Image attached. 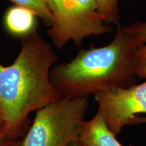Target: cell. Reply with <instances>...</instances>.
I'll return each instance as SVG.
<instances>
[{
  "label": "cell",
  "mask_w": 146,
  "mask_h": 146,
  "mask_svg": "<svg viewBox=\"0 0 146 146\" xmlns=\"http://www.w3.org/2000/svg\"><path fill=\"white\" fill-rule=\"evenodd\" d=\"M13 5H23L33 11L37 17L45 26L50 27L52 25V17L43 0H8Z\"/></svg>",
  "instance_id": "cell-9"
},
{
  "label": "cell",
  "mask_w": 146,
  "mask_h": 146,
  "mask_svg": "<svg viewBox=\"0 0 146 146\" xmlns=\"http://www.w3.org/2000/svg\"><path fill=\"white\" fill-rule=\"evenodd\" d=\"M137 124H146V116H137L133 120L132 125H137Z\"/></svg>",
  "instance_id": "cell-13"
},
{
  "label": "cell",
  "mask_w": 146,
  "mask_h": 146,
  "mask_svg": "<svg viewBox=\"0 0 146 146\" xmlns=\"http://www.w3.org/2000/svg\"><path fill=\"white\" fill-rule=\"evenodd\" d=\"M122 29L135 47L146 44V21H135L129 26L122 27Z\"/></svg>",
  "instance_id": "cell-10"
},
{
  "label": "cell",
  "mask_w": 146,
  "mask_h": 146,
  "mask_svg": "<svg viewBox=\"0 0 146 146\" xmlns=\"http://www.w3.org/2000/svg\"><path fill=\"white\" fill-rule=\"evenodd\" d=\"M21 41L14 62H0V114L5 129L16 139L26 134L31 113L61 98L51 81V70L58 60L52 43L38 30Z\"/></svg>",
  "instance_id": "cell-1"
},
{
  "label": "cell",
  "mask_w": 146,
  "mask_h": 146,
  "mask_svg": "<svg viewBox=\"0 0 146 146\" xmlns=\"http://www.w3.org/2000/svg\"><path fill=\"white\" fill-rule=\"evenodd\" d=\"M135 75L137 78L146 79V44L138 47L136 50Z\"/></svg>",
  "instance_id": "cell-11"
},
{
  "label": "cell",
  "mask_w": 146,
  "mask_h": 146,
  "mask_svg": "<svg viewBox=\"0 0 146 146\" xmlns=\"http://www.w3.org/2000/svg\"><path fill=\"white\" fill-rule=\"evenodd\" d=\"M68 146H81V145H80L79 142H78V141H76L72 142V143H70Z\"/></svg>",
  "instance_id": "cell-14"
},
{
  "label": "cell",
  "mask_w": 146,
  "mask_h": 146,
  "mask_svg": "<svg viewBox=\"0 0 146 146\" xmlns=\"http://www.w3.org/2000/svg\"><path fill=\"white\" fill-rule=\"evenodd\" d=\"M2 125H3V120H2V118H1V114H0V126H2Z\"/></svg>",
  "instance_id": "cell-15"
},
{
  "label": "cell",
  "mask_w": 146,
  "mask_h": 146,
  "mask_svg": "<svg viewBox=\"0 0 146 146\" xmlns=\"http://www.w3.org/2000/svg\"><path fill=\"white\" fill-rule=\"evenodd\" d=\"M52 17L47 31L53 47L62 49L68 42L81 45L91 36L112 32L94 0H43Z\"/></svg>",
  "instance_id": "cell-4"
},
{
  "label": "cell",
  "mask_w": 146,
  "mask_h": 146,
  "mask_svg": "<svg viewBox=\"0 0 146 146\" xmlns=\"http://www.w3.org/2000/svg\"><path fill=\"white\" fill-rule=\"evenodd\" d=\"M37 16L23 5H13L5 10L3 25L10 35L21 39L37 30Z\"/></svg>",
  "instance_id": "cell-6"
},
{
  "label": "cell",
  "mask_w": 146,
  "mask_h": 146,
  "mask_svg": "<svg viewBox=\"0 0 146 146\" xmlns=\"http://www.w3.org/2000/svg\"><path fill=\"white\" fill-rule=\"evenodd\" d=\"M135 46L120 25L105 46L82 49L68 62L54 65L51 81L61 98H88L90 95L136 84Z\"/></svg>",
  "instance_id": "cell-2"
},
{
  "label": "cell",
  "mask_w": 146,
  "mask_h": 146,
  "mask_svg": "<svg viewBox=\"0 0 146 146\" xmlns=\"http://www.w3.org/2000/svg\"><path fill=\"white\" fill-rule=\"evenodd\" d=\"M88 106L87 98H61L38 110L19 146H68L78 141Z\"/></svg>",
  "instance_id": "cell-3"
},
{
  "label": "cell",
  "mask_w": 146,
  "mask_h": 146,
  "mask_svg": "<svg viewBox=\"0 0 146 146\" xmlns=\"http://www.w3.org/2000/svg\"><path fill=\"white\" fill-rule=\"evenodd\" d=\"M78 141L81 146H125L110 131L98 112L91 119L85 120Z\"/></svg>",
  "instance_id": "cell-7"
},
{
  "label": "cell",
  "mask_w": 146,
  "mask_h": 146,
  "mask_svg": "<svg viewBox=\"0 0 146 146\" xmlns=\"http://www.w3.org/2000/svg\"><path fill=\"white\" fill-rule=\"evenodd\" d=\"M21 139H16L10 135L3 125L0 126V146H19Z\"/></svg>",
  "instance_id": "cell-12"
},
{
  "label": "cell",
  "mask_w": 146,
  "mask_h": 146,
  "mask_svg": "<svg viewBox=\"0 0 146 146\" xmlns=\"http://www.w3.org/2000/svg\"><path fill=\"white\" fill-rule=\"evenodd\" d=\"M98 10L106 23L110 25H120V0H94Z\"/></svg>",
  "instance_id": "cell-8"
},
{
  "label": "cell",
  "mask_w": 146,
  "mask_h": 146,
  "mask_svg": "<svg viewBox=\"0 0 146 146\" xmlns=\"http://www.w3.org/2000/svg\"><path fill=\"white\" fill-rule=\"evenodd\" d=\"M99 112L116 136L140 114H146V79L127 87H116L94 95Z\"/></svg>",
  "instance_id": "cell-5"
}]
</instances>
